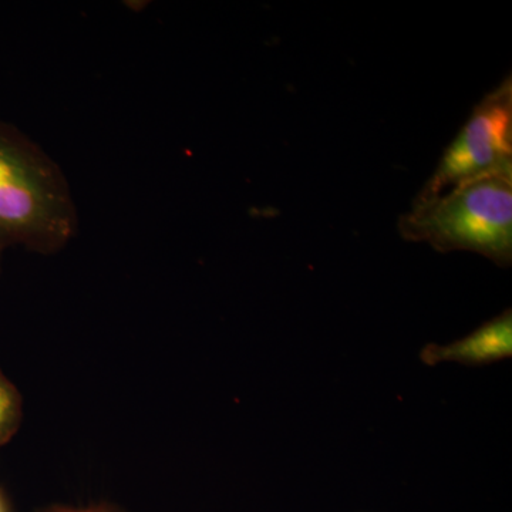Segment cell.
Segmentation results:
<instances>
[{
	"label": "cell",
	"instance_id": "1",
	"mask_svg": "<svg viewBox=\"0 0 512 512\" xmlns=\"http://www.w3.org/2000/svg\"><path fill=\"white\" fill-rule=\"evenodd\" d=\"M79 217L60 165L18 127L0 119V249L56 254Z\"/></svg>",
	"mask_w": 512,
	"mask_h": 512
},
{
	"label": "cell",
	"instance_id": "2",
	"mask_svg": "<svg viewBox=\"0 0 512 512\" xmlns=\"http://www.w3.org/2000/svg\"><path fill=\"white\" fill-rule=\"evenodd\" d=\"M406 241L439 252L468 251L500 268L512 264V177L488 175L427 201L399 221Z\"/></svg>",
	"mask_w": 512,
	"mask_h": 512
},
{
	"label": "cell",
	"instance_id": "3",
	"mask_svg": "<svg viewBox=\"0 0 512 512\" xmlns=\"http://www.w3.org/2000/svg\"><path fill=\"white\" fill-rule=\"evenodd\" d=\"M488 175L512 177L511 77L474 107L416 201L431 200Z\"/></svg>",
	"mask_w": 512,
	"mask_h": 512
},
{
	"label": "cell",
	"instance_id": "4",
	"mask_svg": "<svg viewBox=\"0 0 512 512\" xmlns=\"http://www.w3.org/2000/svg\"><path fill=\"white\" fill-rule=\"evenodd\" d=\"M512 356V312L507 309L501 315L483 323L480 328L464 338L448 345L424 346L420 360L427 366L440 363H458L468 367L493 365Z\"/></svg>",
	"mask_w": 512,
	"mask_h": 512
},
{
	"label": "cell",
	"instance_id": "5",
	"mask_svg": "<svg viewBox=\"0 0 512 512\" xmlns=\"http://www.w3.org/2000/svg\"><path fill=\"white\" fill-rule=\"evenodd\" d=\"M22 419V396L15 384L0 370V448L15 437Z\"/></svg>",
	"mask_w": 512,
	"mask_h": 512
},
{
	"label": "cell",
	"instance_id": "6",
	"mask_svg": "<svg viewBox=\"0 0 512 512\" xmlns=\"http://www.w3.org/2000/svg\"><path fill=\"white\" fill-rule=\"evenodd\" d=\"M42 512H127L109 503L93 504L89 507H53Z\"/></svg>",
	"mask_w": 512,
	"mask_h": 512
},
{
	"label": "cell",
	"instance_id": "7",
	"mask_svg": "<svg viewBox=\"0 0 512 512\" xmlns=\"http://www.w3.org/2000/svg\"><path fill=\"white\" fill-rule=\"evenodd\" d=\"M0 512H8V507H6L5 498L0 494Z\"/></svg>",
	"mask_w": 512,
	"mask_h": 512
},
{
	"label": "cell",
	"instance_id": "8",
	"mask_svg": "<svg viewBox=\"0 0 512 512\" xmlns=\"http://www.w3.org/2000/svg\"><path fill=\"white\" fill-rule=\"evenodd\" d=\"M3 254H5V252L2 251V249H0V264H2V256Z\"/></svg>",
	"mask_w": 512,
	"mask_h": 512
},
{
	"label": "cell",
	"instance_id": "9",
	"mask_svg": "<svg viewBox=\"0 0 512 512\" xmlns=\"http://www.w3.org/2000/svg\"><path fill=\"white\" fill-rule=\"evenodd\" d=\"M365 512H369V511H365Z\"/></svg>",
	"mask_w": 512,
	"mask_h": 512
}]
</instances>
